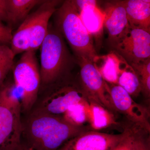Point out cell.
I'll return each mask as SVG.
<instances>
[{"label":"cell","instance_id":"30bf717a","mask_svg":"<svg viewBox=\"0 0 150 150\" xmlns=\"http://www.w3.org/2000/svg\"><path fill=\"white\" fill-rule=\"evenodd\" d=\"M80 67L82 88L88 98L98 103L112 112L115 111L110 102L106 85L93 62L88 59H77Z\"/></svg>","mask_w":150,"mask_h":150},{"label":"cell","instance_id":"603a6c76","mask_svg":"<svg viewBox=\"0 0 150 150\" xmlns=\"http://www.w3.org/2000/svg\"><path fill=\"white\" fill-rule=\"evenodd\" d=\"M131 66L137 73L139 78L150 75V59Z\"/></svg>","mask_w":150,"mask_h":150},{"label":"cell","instance_id":"e0dca14e","mask_svg":"<svg viewBox=\"0 0 150 150\" xmlns=\"http://www.w3.org/2000/svg\"><path fill=\"white\" fill-rule=\"evenodd\" d=\"M81 20L92 36L99 37L103 32L105 20L104 11L97 5L90 6L79 12Z\"/></svg>","mask_w":150,"mask_h":150},{"label":"cell","instance_id":"44dd1931","mask_svg":"<svg viewBox=\"0 0 150 150\" xmlns=\"http://www.w3.org/2000/svg\"><path fill=\"white\" fill-rule=\"evenodd\" d=\"M136 135L131 130L126 129V134L113 150H135L134 146Z\"/></svg>","mask_w":150,"mask_h":150},{"label":"cell","instance_id":"3957f363","mask_svg":"<svg viewBox=\"0 0 150 150\" xmlns=\"http://www.w3.org/2000/svg\"><path fill=\"white\" fill-rule=\"evenodd\" d=\"M62 1L45 0L30 13L13 34L10 48L15 56L40 48L48 32L49 21Z\"/></svg>","mask_w":150,"mask_h":150},{"label":"cell","instance_id":"ffe728a7","mask_svg":"<svg viewBox=\"0 0 150 150\" xmlns=\"http://www.w3.org/2000/svg\"><path fill=\"white\" fill-rule=\"evenodd\" d=\"M15 56L9 46L0 45V87L4 83L7 75L13 69Z\"/></svg>","mask_w":150,"mask_h":150},{"label":"cell","instance_id":"4316f807","mask_svg":"<svg viewBox=\"0 0 150 150\" xmlns=\"http://www.w3.org/2000/svg\"><path fill=\"white\" fill-rule=\"evenodd\" d=\"M6 0H0V21L6 22Z\"/></svg>","mask_w":150,"mask_h":150},{"label":"cell","instance_id":"8992f818","mask_svg":"<svg viewBox=\"0 0 150 150\" xmlns=\"http://www.w3.org/2000/svg\"><path fill=\"white\" fill-rule=\"evenodd\" d=\"M13 70L14 83L21 95L22 112L29 113L37 101L41 84L35 51L23 53Z\"/></svg>","mask_w":150,"mask_h":150},{"label":"cell","instance_id":"4fadbf2b","mask_svg":"<svg viewBox=\"0 0 150 150\" xmlns=\"http://www.w3.org/2000/svg\"><path fill=\"white\" fill-rule=\"evenodd\" d=\"M129 25L150 30V1H123Z\"/></svg>","mask_w":150,"mask_h":150},{"label":"cell","instance_id":"9a60e30c","mask_svg":"<svg viewBox=\"0 0 150 150\" xmlns=\"http://www.w3.org/2000/svg\"><path fill=\"white\" fill-rule=\"evenodd\" d=\"M45 1V0H44ZM44 0H6V20L8 26L13 28L21 24L30 14V11Z\"/></svg>","mask_w":150,"mask_h":150},{"label":"cell","instance_id":"6da1fadb","mask_svg":"<svg viewBox=\"0 0 150 150\" xmlns=\"http://www.w3.org/2000/svg\"><path fill=\"white\" fill-rule=\"evenodd\" d=\"M86 131L65 121L61 116L33 110L22 123L27 144L36 150H57L68 140Z\"/></svg>","mask_w":150,"mask_h":150},{"label":"cell","instance_id":"9c48e42d","mask_svg":"<svg viewBox=\"0 0 150 150\" xmlns=\"http://www.w3.org/2000/svg\"><path fill=\"white\" fill-rule=\"evenodd\" d=\"M88 97L82 88L81 89L73 85H66L47 94L33 110L62 116L71 105Z\"/></svg>","mask_w":150,"mask_h":150},{"label":"cell","instance_id":"cb8c5ba5","mask_svg":"<svg viewBox=\"0 0 150 150\" xmlns=\"http://www.w3.org/2000/svg\"><path fill=\"white\" fill-rule=\"evenodd\" d=\"M142 92L147 97L150 95V75L139 78Z\"/></svg>","mask_w":150,"mask_h":150},{"label":"cell","instance_id":"d6986e66","mask_svg":"<svg viewBox=\"0 0 150 150\" xmlns=\"http://www.w3.org/2000/svg\"><path fill=\"white\" fill-rule=\"evenodd\" d=\"M68 123L77 127H83L88 123V97L83 101L71 105L62 115Z\"/></svg>","mask_w":150,"mask_h":150},{"label":"cell","instance_id":"277c9868","mask_svg":"<svg viewBox=\"0 0 150 150\" xmlns=\"http://www.w3.org/2000/svg\"><path fill=\"white\" fill-rule=\"evenodd\" d=\"M21 100L14 82L0 87V150H18L21 144Z\"/></svg>","mask_w":150,"mask_h":150},{"label":"cell","instance_id":"5b68a950","mask_svg":"<svg viewBox=\"0 0 150 150\" xmlns=\"http://www.w3.org/2000/svg\"><path fill=\"white\" fill-rule=\"evenodd\" d=\"M40 48V85H50L68 70L71 57L64 37L51 23Z\"/></svg>","mask_w":150,"mask_h":150},{"label":"cell","instance_id":"7402d4cb","mask_svg":"<svg viewBox=\"0 0 150 150\" xmlns=\"http://www.w3.org/2000/svg\"><path fill=\"white\" fill-rule=\"evenodd\" d=\"M12 35V29L0 21V45H10Z\"/></svg>","mask_w":150,"mask_h":150},{"label":"cell","instance_id":"83f0119b","mask_svg":"<svg viewBox=\"0 0 150 150\" xmlns=\"http://www.w3.org/2000/svg\"><path fill=\"white\" fill-rule=\"evenodd\" d=\"M18 150H36L28 144H22Z\"/></svg>","mask_w":150,"mask_h":150},{"label":"cell","instance_id":"ba28073f","mask_svg":"<svg viewBox=\"0 0 150 150\" xmlns=\"http://www.w3.org/2000/svg\"><path fill=\"white\" fill-rule=\"evenodd\" d=\"M106 85L110 102L114 110L123 113L130 121L148 132L150 131V114L148 110L138 104L120 86Z\"/></svg>","mask_w":150,"mask_h":150},{"label":"cell","instance_id":"7a4b0ae2","mask_svg":"<svg viewBox=\"0 0 150 150\" xmlns=\"http://www.w3.org/2000/svg\"><path fill=\"white\" fill-rule=\"evenodd\" d=\"M54 14V27L66 38L77 59L83 58L93 63L98 55L94 46L92 36L83 23L73 1L63 2Z\"/></svg>","mask_w":150,"mask_h":150},{"label":"cell","instance_id":"7c38bea8","mask_svg":"<svg viewBox=\"0 0 150 150\" xmlns=\"http://www.w3.org/2000/svg\"><path fill=\"white\" fill-rule=\"evenodd\" d=\"M104 25L112 47L130 26L123 1H112L105 4Z\"/></svg>","mask_w":150,"mask_h":150},{"label":"cell","instance_id":"ac0fdd59","mask_svg":"<svg viewBox=\"0 0 150 150\" xmlns=\"http://www.w3.org/2000/svg\"><path fill=\"white\" fill-rule=\"evenodd\" d=\"M117 85L124 89L131 97L137 96L142 92L139 76L131 65L124 60Z\"/></svg>","mask_w":150,"mask_h":150},{"label":"cell","instance_id":"52a82bcc","mask_svg":"<svg viewBox=\"0 0 150 150\" xmlns=\"http://www.w3.org/2000/svg\"><path fill=\"white\" fill-rule=\"evenodd\" d=\"M130 65L150 59V30L129 26L112 47Z\"/></svg>","mask_w":150,"mask_h":150},{"label":"cell","instance_id":"2e32d148","mask_svg":"<svg viewBox=\"0 0 150 150\" xmlns=\"http://www.w3.org/2000/svg\"><path fill=\"white\" fill-rule=\"evenodd\" d=\"M88 123L93 131L106 129L117 124L112 112L88 98Z\"/></svg>","mask_w":150,"mask_h":150},{"label":"cell","instance_id":"5bb4252c","mask_svg":"<svg viewBox=\"0 0 150 150\" xmlns=\"http://www.w3.org/2000/svg\"><path fill=\"white\" fill-rule=\"evenodd\" d=\"M124 60L114 51L105 56H98L93 64L105 81L117 85Z\"/></svg>","mask_w":150,"mask_h":150},{"label":"cell","instance_id":"484cf974","mask_svg":"<svg viewBox=\"0 0 150 150\" xmlns=\"http://www.w3.org/2000/svg\"><path fill=\"white\" fill-rule=\"evenodd\" d=\"M134 146L135 150H150L149 146L145 143L144 141L141 138H139L136 135L134 142Z\"/></svg>","mask_w":150,"mask_h":150},{"label":"cell","instance_id":"8fae6325","mask_svg":"<svg viewBox=\"0 0 150 150\" xmlns=\"http://www.w3.org/2000/svg\"><path fill=\"white\" fill-rule=\"evenodd\" d=\"M112 134L84 131L73 137L57 150H113L126 134Z\"/></svg>","mask_w":150,"mask_h":150},{"label":"cell","instance_id":"d4e9b609","mask_svg":"<svg viewBox=\"0 0 150 150\" xmlns=\"http://www.w3.org/2000/svg\"><path fill=\"white\" fill-rule=\"evenodd\" d=\"M72 1L79 13L82 10L90 6L97 5L96 1L93 0H72Z\"/></svg>","mask_w":150,"mask_h":150}]
</instances>
